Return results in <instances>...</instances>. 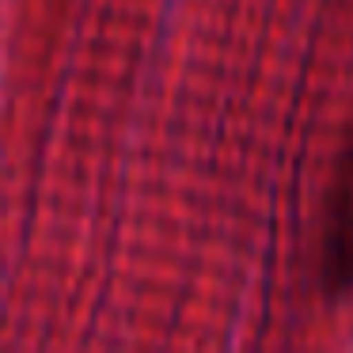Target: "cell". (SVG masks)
Wrapping results in <instances>:
<instances>
[{"instance_id":"1","label":"cell","mask_w":353,"mask_h":353,"mask_svg":"<svg viewBox=\"0 0 353 353\" xmlns=\"http://www.w3.org/2000/svg\"><path fill=\"white\" fill-rule=\"evenodd\" d=\"M319 274L330 296H342L353 289V156L345 160L334 190H330L327 221H323L319 243Z\"/></svg>"}]
</instances>
